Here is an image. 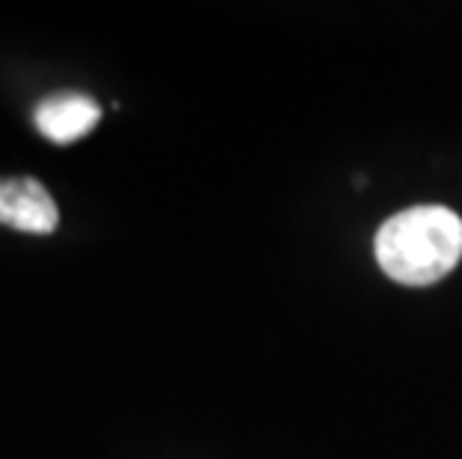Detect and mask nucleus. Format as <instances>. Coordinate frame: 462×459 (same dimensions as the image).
<instances>
[{"instance_id": "nucleus-1", "label": "nucleus", "mask_w": 462, "mask_h": 459, "mask_svg": "<svg viewBox=\"0 0 462 459\" xmlns=\"http://www.w3.org/2000/svg\"><path fill=\"white\" fill-rule=\"evenodd\" d=\"M382 271L406 287H430L462 260V218L448 207H411L388 218L376 233Z\"/></svg>"}, {"instance_id": "nucleus-3", "label": "nucleus", "mask_w": 462, "mask_h": 459, "mask_svg": "<svg viewBox=\"0 0 462 459\" xmlns=\"http://www.w3.org/2000/svg\"><path fill=\"white\" fill-rule=\"evenodd\" d=\"M102 120V107L84 93H57L36 105L33 123L51 143H75L87 138Z\"/></svg>"}, {"instance_id": "nucleus-2", "label": "nucleus", "mask_w": 462, "mask_h": 459, "mask_svg": "<svg viewBox=\"0 0 462 459\" xmlns=\"http://www.w3.org/2000/svg\"><path fill=\"white\" fill-rule=\"evenodd\" d=\"M0 224L48 236L60 224V209L39 179H0Z\"/></svg>"}]
</instances>
